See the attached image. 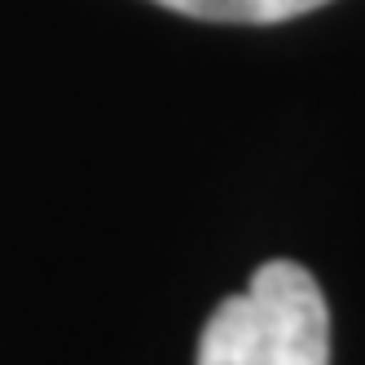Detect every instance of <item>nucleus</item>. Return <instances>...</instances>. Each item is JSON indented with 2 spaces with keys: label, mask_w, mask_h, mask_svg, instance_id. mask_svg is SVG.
Instances as JSON below:
<instances>
[{
  "label": "nucleus",
  "mask_w": 365,
  "mask_h": 365,
  "mask_svg": "<svg viewBox=\"0 0 365 365\" xmlns=\"http://www.w3.org/2000/svg\"><path fill=\"white\" fill-rule=\"evenodd\" d=\"M159 5L202 18V22H247V27H264V22H286L308 9H322L330 0H159Z\"/></svg>",
  "instance_id": "nucleus-2"
},
{
  "label": "nucleus",
  "mask_w": 365,
  "mask_h": 365,
  "mask_svg": "<svg viewBox=\"0 0 365 365\" xmlns=\"http://www.w3.org/2000/svg\"><path fill=\"white\" fill-rule=\"evenodd\" d=\"M198 365H330V308L295 259L259 264L198 339Z\"/></svg>",
  "instance_id": "nucleus-1"
}]
</instances>
